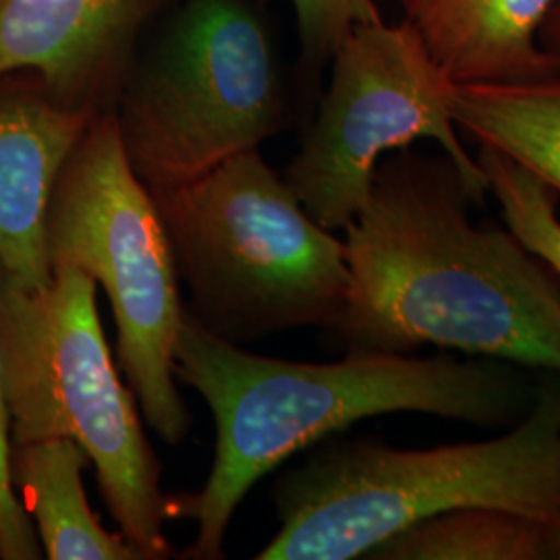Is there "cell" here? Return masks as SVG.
<instances>
[{"mask_svg": "<svg viewBox=\"0 0 560 560\" xmlns=\"http://www.w3.org/2000/svg\"><path fill=\"white\" fill-rule=\"evenodd\" d=\"M478 206L444 152L382 159L345 231L349 291L328 328L345 353L423 345L560 374V279Z\"/></svg>", "mask_w": 560, "mask_h": 560, "instance_id": "obj_1", "label": "cell"}, {"mask_svg": "<svg viewBox=\"0 0 560 560\" xmlns=\"http://www.w3.org/2000/svg\"><path fill=\"white\" fill-rule=\"evenodd\" d=\"M175 376L198 390L217 423V457L203 488L168 497V517L198 523L183 559L219 560L235 511L256 481L358 421L413 411L497 428L529 402L506 361L349 353L332 363L264 358L183 314ZM529 409V407H527Z\"/></svg>", "mask_w": 560, "mask_h": 560, "instance_id": "obj_2", "label": "cell"}, {"mask_svg": "<svg viewBox=\"0 0 560 560\" xmlns=\"http://www.w3.org/2000/svg\"><path fill=\"white\" fill-rule=\"evenodd\" d=\"M548 374L523 420L499 439L436 448L339 442L284 471L272 492L279 532L256 559H365L402 529L463 506L555 520L560 374Z\"/></svg>", "mask_w": 560, "mask_h": 560, "instance_id": "obj_3", "label": "cell"}, {"mask_svg": "<svg viewBox=\"0 0 560 560\" xmlns=\"http://www.w3.org/2000/svg\"><path fill=\"white\" fill-rule=\"evenodd\" d=\"M96 287L73 266L52 268L36 289L4 277L0 351L11 442H78L120 534L141 559H171L161 460L104 339Z\"/></svg>", "mask_w": 560, "mask_h": 560, "instance_id": "obj_4", "label": "cell"}, {"mask_svg": "<svg viewBox=\"0 0 560 560\" xmlns=\"http://www.w3.org/2000/svg\"><path fill=\"white\" fill-rule=\"evenodd\" d=\"M185 312L229 342L332 328L345 310V243L314 221L260 150L177 189L152 194Z\"/></svg>", "mask_w": 560, "mask_h": 560, "instance_id": "obj_5", "label": "cell"}, {"mask_svg": "<svg viewBox=\"0 0 560 560\" xmlns=\"http://www.w3.org/2000/svg\"><path fill=\"white\" fill-rule=\"evenodd\" d=\"M141 183L161 194L280 133L287 101L270 32L249 0H180L131 60L113 106Z\"/></svg>", "mask_w": 560, "mask_h": 560, "instance_id": "obj_6", "label": "cell"}, {"mask_svg": "<svg viewBox=\"0 0 560 560\" xmlns=\"http://www.w3.org/2000/svg\"><path fill=\"white\" fill-rule=\"evenodd\" d=\"M50 268L101 284L117 324V358L141 418L166 444L191 432L175 376L180 300L171 243L152 191L127 161L113 108L96 115L60 168L46 219Z\"/></svg>", "mask_w": 560, "mask_h": 560, "instance_id": "obj_7", "label": "cell"}, {"mask_svg": "<svg viewBox=\"0 0 560 560\" xmlns=\"http://www.w3.org/2000/svg\"><path fill=\"white\" fill-rule=\"evenodd\" d=\"M328 62V88L282 175L314 221L345 229L368 200L382 159L420 140L436 141L483 203L486 175L451 115L457 83L409 21L358 23Z\"/></svg>", "mask_w": 560, "mask_h": 560, "instance_id": "obj_8", "label": "cell"}, {"mask_svg": "<svg viewBox=\"0 0 560 560\" xmlns=\"http://www.w3.org/2000/svg\"><path fill=\"white\" fill-rule=\"evenodd\" d=\"M166 0H0V81L30 75L57 101L115 106L141 34Z\"/></svg>", "mask_w": 560, "mask_h": 560, "instance_id": "obj_9", "label": "cell"}, {"mask_svg": "<svg viewBox=\"0 0 560 560\" xmlns=\"http://www.w3.org/2000/svg\"><path fill=\"white\" fill-rule=\"evenodd\" d=\"M101 113L52 98L38 81H0V264L36 289L52 279L46 219L60 168Z\"/></svg>", "mask_w": 560, "mask_h": 560, "instance_id": "obj_10", "label": "cell"}, {"mask_svg": "<svg viewBox=\"0 0 560 560\" xmlns=\"http://www.w3.org/2000/svg\"><path fill=\"white\" fill-rule=\"evenodd\" d=\"M557 0H399L409 21L457 85L560 75V55L540 32Z\"/></svg>", "mask_w": 560, "mask_h": 560, "instance_id": "obj_11", "label": "cell"}, {"mask_svg": "<svg viewBox=\"0 0 560 560\" xmlns=\"http://www.w3.org/2000/svg\"><path fill=\"white\" fill-rule=\"evenodd\" d=\"M11 483L50 560H143L122 534H110L90 509L78 442H11Z\"/></svg>", "mask_w": 560, "mask_h": 560, "instance_id": "obj_12", "label": "cell"}, {"mask_svg": "<svg viewBox=\"0 0 560 560\" xmlns=\"http://www.w3.org/2000/svg\"><path fill=\"white\" fill-rule=\"evenodd\" d=\"M457 129L517 162L560 194V75L463 83L451 98Z\"/></svg>", "mask_w": 560, "mask_h": 560, "instance_id": "obj_13", "label": "cell"}, {"mask_svg": "<svg viewBox=\"0 0 560 560\" xmlns=\"http://www.w3.org/2000/svg\"><path fill=\"white\" fill-rule=\"evenodd\" d=\"M370 560H546L544 523L492 506H463L382 541Z\"/></svg>", "mask_w": 560, "mask_h": 560, "instance_id": "obj_14", "label": "cell"}, {"mask_svg": "<svg viewBox=\"0 0 560 560\" xmlns=\"http://www.w3.org/2000/svg\"><path fill=\"white\" fill-rule=\"evenodd\" d=\"M478 162L509 231L560 279L559 194L488 145H478Z\"/></svg>", "mask_w": 560, "mask_h": 560, "instance_id": "obj_15", "label": "cell"}, {"mask_svg": "<svg viewBox=\"0 0 560 560\" xmlns=\"http://www.w3.org/2000/svg\"><path fill=\"white\" fill-rule=\"evenodd\" d=\"M300 32L301 60L307 71L328 62L342 38L363 21L382 15L376 0H289Z\"/></svg>", "mask_w": 560, "mask_h": 560, "instance_id": "obj_16", "label": "cell"}, {"mask_svg": "<svg viewBox=\"0 0 560 560\" xmlns=\"http://www.w3.org/2000/svg\"><path fill=\"white\" fill-rule=\"evenodd\" d=\"M0 264V291L4 282ZM11 430L2 390V351H0V559L36 560L42 557L40 540L34 523L23 511L11 483Z\"/></svg>", "mask_w": 560, "mask_h": 560, "instance_id": "obj_17", "label": "cell"}, {"mask_svg": "<svg viewBox=\"0 0 560 560\" xmlns=\"http://www.w3.org/2000/svg\"><path fill=\"white\" fill-rule=\"evenodd\" d=\"M540 40L544 48L560 55V0L555 2L552 11L548 13V18L541 25Z\"/></svg>", "mask_w": 560, "mask_h": 560, "instance_id": "obj_18", "label": "cell"}, {"mask_svg": "<svg viewBox=\"0 0 560 560\" xmlns=\"http://www.w3.org/2000/svg\"><path fill=\"white\" fill-rule=\"evenodd\" d=\"M544 557L560 560V513L555 520L544 523Z\"/></svg>", "mask_w": 560, "mask_h": 560, "instance_id": "obj_19", "label": "cell"}]
</instances>
